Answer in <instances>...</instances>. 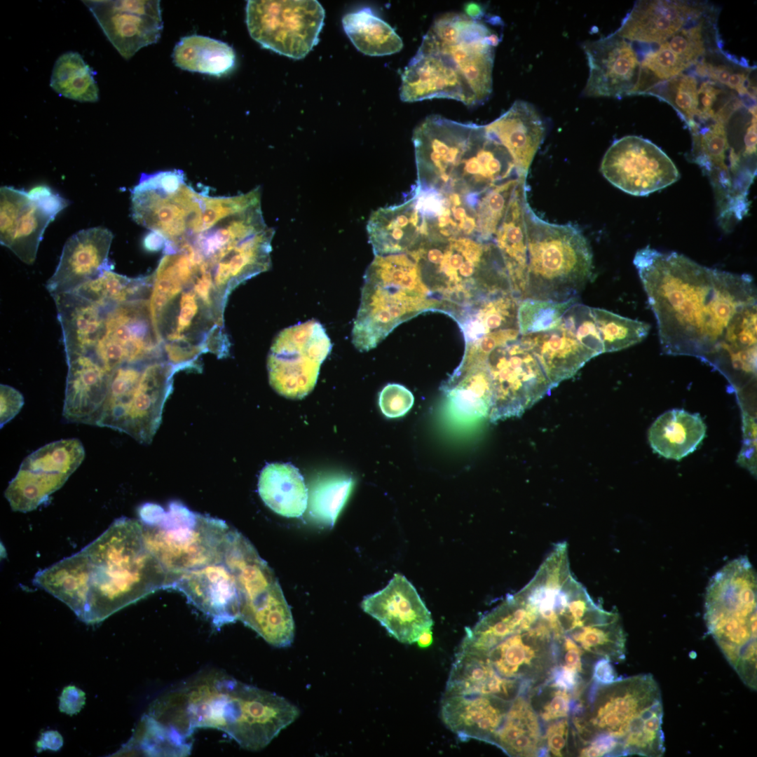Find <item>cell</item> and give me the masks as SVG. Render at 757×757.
<instances>
[{
	"label": "cell",
	"instance_id": "6da1fadb",
	"mask_svg": "<svg viewBox=\"0 0 757 757\" xmlns=\"http://www.w3.org/2000/svg\"><path fill=\"white\" fill-rule=\"evenodd\" d=\"M633 262L665 354L714 361L742 313L757 304L749 274L709 268L649 246L638 250Z\"/></svg>",
	"mask_w": 757,
	"mask_h": 757
},
{
	"label": "cell",
	"instance_id": "7a4b0ae2",
	"mask_svg": "<svg viewBox=\"0 0 757 757\" xmlns=\"http://www.w3.org/2000/svg\"><path fill=\"white\" fill-rule=\"evenodd\" d=\"M168 574L146 547L139 520L116 519L76 554L39 571L33 584L82 621L100 622L159 589Z\"/></svg>",
	"mask_w": 757,
	"mask_h": 757
},
{
	"label": "cell",
	"instance_id": "3957f363",
	"mask_svg": "<svg viewBox=\"0 0 757 757\" xmlns=\"http://www.w3.org/2000/svg\"><path fill=\"white\" fill-rule=\"evenodd\" d=\"M294 714L285 698L217 670L200 673L161 695L147 714L183 739L197 728H214L250 751L266 747L293 722Z\"/></svg>",
	"mask_w": 757,
	"mask_h": 757
},
{
	"label": "cell",
	"instance_id": "277c9868",
	"mask_svg": "<svg viewBox=\"0 0 757 757\" xmlns=\"http://www.w3.org/2000/svg\"><path fill=\"white\" fill-rule=\"evenodd\" d=\"M416 191L460 198L517 177L512 157L485 125L430 115L413 133Z\"/></svg>",
	"mask_w": 757,
	"mask_h": 757
},
{
	"label": "cell",
	"instance_id": "5b68a950",
	"mask_svg": "<svg viewBox=\"0 0 757 757\" xmlns=\"http://www.w3.org/2000/svg\"><path fill=\"white\" fill-rule=\"evenodd\" d=\"M571 715L580 748L596 737L611 741L618 756L660 757L665 751L661 691L653 676L599 683L593 678Z\"/></svg>",
	"mask_w": 757,
	"mask_h": 757
},
{
	"label": "cell",
	"instance_id": "8992f818",
	"mask_svg": "<svg viewBox=\"0 0 757 757\" xmlns=\"http://www.w3.org/2000/svg\"><path fill=\"white\" fill-rule=\"evenodd\" d=\"M407 254L439 311L450 316L482 296L511 290L494 241L428 237Z\"/></svg>",
	"mask_w": 757,
	"mask_h": 757
},
{
	"label": "cell",
	"instance_id": "52a82bcc",
	"mask_svg": "<svg viewBox=\"0 0 757 757\" xmlns=\"http://www.w3.org/2000/svg\"><path fill=\"white\" fill-rule=\"evenodd\" d=\"M498 35L482 20L449 13L435 20L416 53L468 107L483 104L493 87Z\"/></svg>",
	"mask_w": 757,
	"mask_h": 757
},
{
	"label": "cell",
	"instance_id": "ba28073f",
	"mask_svg": "<svg viewBox=\"0 0 757 757\" xmlns=\"http://www.w3.org/2000/svg\"><path fill=\"white\" fill-rule=\"evenodd\" d=\"M428 311H440L407 253L377 255L364 275L352 341L360 351L375 348L402 322Z\"/></svg>",
	"mask_w": 757,
	"mask_h": 757
},
{
	"label": "cell",
	"instance_id": "9c48e42d",
	"mask_svg": "<svg viewBox=\"0 0 757 757\" xmlns=\"http://www.w3.org/2000/svg\"><path fill=\"white\" fill-rule=\"evenodd\" d=\"M704 620L728 663L749 688L757 687L756 574L745 556L719 570L707 588Z\"/></svg>",
	"mask_w": 757,
	"mask_h": 757
},
{
	"label": "cell",
	"instance_id": "30bf717a",
	"mask_svg": "<svg viewBox=\"0 0 757 757\" xmlns=\"http://www.w3.org/2000/svg\"><path fill=\"white\" fill-rule=\"evenodd\" d=\"M526 280L524 299L564 301L576 298L590 280L591 247L579 229L548 223L528 205Z\"/></svg>",
	"mask_w": 757,
	"mask_h": 757
},
{
	"label": "cell",
	"instance_id": "8fae6325",
	"mask_svg": "<svg viewBox=\"0 0 757 757\" xmlns=\"http://www.w3.org/2000/svg\"><path fill=\"white\" fill-rule=\"evenodd\" d=\"M138 514L145 544L168 576L224 560L231 530L224 521L179 501L170 502L167 510L145 503Z\"/></svg>",
	"mask_w": 757,
	"mask_h": 757
},
{
	"label": "cell",
	"instance_id": "7c38bea8",
	"mask_svg": "<svg viewBox=\"0 0 757 757\" xmlns=\"http://www.w3.org/2000/svg\"><path fill=\"white\" fill-rule=\"evenodd\" d=\"M179 370L166 358L123 364L111 373L94 425L124 432L149 444L158 429L163 407Z\"/></svg>",
	"mask_w": 757,
	"mask_h": 757
},
{
	"label": "cell",
	"instance_id": "4fadbf2b",
	"mask_svg": "<svg viewBox=\"0 0 757 757\" xmlns=\"http://www.w3.org/2000/svg\"><path fill=\"white\" fill-rule=\"evenodd\" d=\"M223 561L236 581L238 620L269 644L289 646L294 623L278 579L252 543L235 528L229 531Z\"/></svg>",
	"mask_w": 757,
	"mask_h": 757
},
{
	"label": "cell",
	"instance_id": "5bb4252c",
	"mask_svg": "<svg viewBox=\"0 0 757 757\" xmlns=\"http://www.w3.org/2000/svg\"><path fill=\"white\" fill-rule=\"evenodd\" d=\"M484 362L492 391L491 422L521 416L555 388L520 336L494 348Z\"/></svg>",
	"mask_w": 757,
	"mask_h": 757
},
{
	"label": "cell",
	"instance_id": "9a60e30c",
	"mask_svg": "<svg viewBox=\"0 0 757 757\" xmlns=\"http://www.w3.org/2000/svg\"><path fill=\"white\" fill-rule=\"evenodd\" d=\"M325 16L316 0H249L246 6L250 36L263 48L296 60L318 44Z\"/></svg>",
	"mask_w": 757,
	"mask_h": 757
},
{
	"label": "cell",
	"instance_id": "2e32d148",
	"mask_svg": "<svg viewBox=\"0 0 757 757\" xmlns=\"http://www.w3.org/2000/svg\"><path fill=\"white\" fill-rule=\"evenodd\" d=\"M332 347L325 328L315 320L284 329L274 339L268 356L270 385L287 398L304 397L314 388Z\"/></svg>",
	"mask_w": 757,
	"mask_h": 757
},
{
	"label": "cell",
	"instance_id": "e0dca14e",
	"mask_svg": "<svg viewBox=\"0 0 757 757\" xmlns=\"http://www.w3.org/2000/svg\"><path fill=\"white\" fill-rule=\"evenodd\" d=\"M69 202L49 187L25 192L11 186L0 189V242L22 261H35L43 233Z\"/></svg>",
	"mask_w": 757,
	"mask_h": 757
},
{
	"label": "cell",
	"instance_id": "ac0fdd59",
	"mask_svg": "<svg viewBox=\"0 0 757 757\" xmlns=\"http://www.w3.org/2000/svg\"><path fill=\"white\" fill-rule=\"evenodd\" d=\"M84 458L83 446L76 438L50 442L28 455L4 491L11 509L35 510L64 485Z\"/></svg>",
	"mask_w": 757,
	"mask_h": 757
},
{
	"label": "cell",
	"instance_id": "d6986e66",
	"mask_svg": "<svg viewBox=\"0 0 757 757\" xmlns=\"http://www.w3.org/2000/svg\"><path fill=\"white\" fill-rule=\"evenodd\" d=\"M600 170L613 186L637 196L664 189L681 177L664 151L649 139L636 135L615 140L605 153Z\"/></svg>",
	"mask_w": 757,
	"mask_h": 757
},
{
	"label": "cell",
	"instance_id": "ffe728a7",
	"mask_svg": "<svg viewBox=\"0 0 757 757\" xmlns=\"http://www.w3.org/2000/svg\"><path fill=\"white\" fill-rule=\"evenodd\" d=\"M92 353L111 374L123 364L166 358L153 325L149 300L112 306Z\"/></svg>",
	"mask_w": 757,
	"mask_h": 757
},
{
	"label": "cell",
	"instance_id": "44dd1931",
	"mask_svg": "<svg viewBox=\"0 0 757 757\" xmlns=\"http://www.w3.org/2000/svg\"><path fill=\"white\" fill-rule=\"evenodd\" d=\"M529 599L535 608L531 622L493 646L487 657L500 676L521 681L531 688L546 681L557 664L558 636Z\"/></svg>",
	"mask_w": 757,
	"mask_h": 757
},
{
	"label": "cell",
	"instance_id": "7402d4cb",
	"mask_svg": "<svg viewBox=\"0 0 757 757\" xmlns=\"http://www.w3.org/2000/svg\"><path fill=\"white\" fill-rule=\"evenodd\" d=\"M118 52L130 59L156 43L163 24L160 1H83Z\"/></svg>",
	"mask_w": 757,
	"mask_h": 757
},
{
	"label": "cell",
	"instance_id": "603a6c76",
	"mask_svg": "<svg viewBox=\"0 0 757 757\" xmlns=\"http://www.w3.org/2000/svg\"><path fill=\"white\" fill-rule=\"evenodd\" d=\"M582 48L589 67L583 95L621 98L637 95L641 61L633 43L613 32L585 42Z\"/></svg>",
	"mask_w": 757,
	"mask_h": 757
},
{
	"label": "cell",
	"instance_id": "cb8c5ba5",
	"mask_svg": "<svg viewBox=\"0 0 757 757\" xmlns=\"http://www.w3.org/2000/svg\"><path fill=\"white\" fill-rule=\"evenodd\" d=\"M165 589L182 592L217 627L235 622L239 598L234 575L224 561L168 576Z\"/></svg>",
	"mask_w": 757,
	"mask_h": 757
},
{
	"label": "cell",
	"instance_id": "d4e9b609",
	"mask_svg": "<svg viewBox=\"0 0 757 757\" xmlns=\"http://www.w3.org/2000/svg\"><path fill=\"white\" fill-rule=\"evenodd\" d=\"M361 608L404 643L416 642L432 625L430 612L416 589L400 573H395L383 589L365 596Z\"/></svg>",
	"mask_w": 757,
	"mask_h": 757
},
{
	"label": "cell",
	"instance_id": "484cf974",
	"mask_svg": "<svg viewBox=\"0 0 757 757\" xmlns=\"http://www.w3.org/2000/svg\"><path fill=\"white\" fill-rule=\"evenodd\" d=\"M114 236L106 228L81 230L65 243L58 265L46 283L51 296L71 292L112 270L109 252Z\"/></svg>",
	"mask_w": 757,
	"mask_h": 757
},
{
	"label": "cell",
	"instance_id": "4316f807",
	"mask_svg": "<svg viewBox=\"0 0 757 757\" xmlns=\"http://www.w3.org/2000/svg\"><path fill=\"white\" fill-rule=\"evenodd\" d=\"M706 3L683 0L637 1L615 33L632 43L659 45L685 26Z\"/></svg>",
	"mask_w": 757,
	"mask_h": 757
},
{
	"label": "cell",
	"instance_id": "83f0119b",
	"mask_svg": "<svg viewBox=\"0 0 757 757\" xmlns=\"http://www.w3.org/2000/svg\"><path fill=\"white\" fill-rule=\"evenodd\" d=\"M512 700L493 695H444L441 716L462 741L477 739L491 744Z\"/></svg>",
	"mask_w": 757,
	"mask_h": 757
},
{
	"label": "cell",
	"instance_id": "f1b7e54d",
	"mask_svg": "<svg viewBox=\"0 0 757 757\" xmlns=\"http://www.w3.org/2000/svg\"><path fill=\"white\" fill-rule=\"evenodd\" d=\"M66 360L68 371L63 417L69 423L94 425L104 400L111 374L92 353Z\"/></svg>",
	"mask_w": 757,
	"mask_h": 757
},
{
	"label": "cell",
	"instance_id": "f546056e",
	"mask_svg": "<svg viewBox=\"0 0 757 757\" xmlns=\"http://www.w3.org/2000/svg\"><path fill=\"white\" fill-rule=\"evenodd\" d=\"M52 297L62 328L66 360L92 353L114 304L91 300L75 291Z\"/></svg>",
	"mask_w": 757,
	"mask_h": 757
},
{
	"label": "cell",
	"instance_id": "4dcf8cb0",
	"mask_svg": "<svg viewBox=\"0 0 757 757\" xmlns=\"http://www.w3.org/2000/svg\"><path fill=\"white\" fill-rule=\"evenodd\" d=\"M485 128L509 151L519 176L526 179L545 132L543 120L534 107L527 102L517 100Z\"/></svg>",
	"mask_w": 757,
	"mask_h": 757
},
{
	"label": "cell",
	"instance_id": "1f68e13d",
	"mask_svg": "<svg viewBox=\"0 0 757 757\" xmlns=\"http://www.w3.org/2000/svg\"><path fill=\"white\" fill-rule=\"evenodd\" d=\"M521 681L500 676L487 653L461 647L449 675L444 695H493L512 700L527 689Z\"/></svg>",
	"mask_w": 757,
	"mask_h": 757
},
{
	"label": "cell",
	"instance_id": "d6a6232c",
	"mask_svg": "<svg viewBox=\"0 0 757 757\" xmlns=\"http://www.w3.org/2000/svg\"><path fill=\"white\" fill-rule=\"evenodd\" d=\"M519 336L536 356L554 387L596 357L561 320L549 331Z\"/></svg>",
	"mask_w": 757,
	"mask_h": 757
},
{
	"label": "cell",
	"instance_id": "836d02e7",
	"mask_svg": "<svg viewBox=\"0 0 757 757\" xmlns=\"http://www.w3.org/2000/svg\"><path fill=\"white\" fill-rule=\"evenodd\" d=\"M367 230L375 256L408 253L424 239L411 198L372 212Z\"/></svg>",
	"mask_w": 757,
	"mask_h": 757
},
{
	"label": "cell",
	"instance_id": "e575fe53",
	"mask_svg": "<svg viewBox=\"0 0 757 757\" xmlns=\"http://www.w3.org/2000/svg\"><path fill=\"white\" fill-rule=\"evenodd\" d=\"M526 182H521L510 203L495 238L507 273L512 293L524 299L526 280L527 227Z\"/></svg>",
	"mask_w": 757,
	"mask_h": 757
},
{
	"label": "cell",
	"instance_id": "d590c367",
	"mask_svg": "<svg viewBox=\"0 0 757 757\" xmlns=\"http://www.w3.org/2000/svg\"><path fill=\"white\" fill-rule=\"evenodd\" d=\"M706 430L700 414L674 409L657 418L648 429V439L655 453L680 461L697 449Z\"/></svg>",
	"mask_w": 757,
	"mask_h": 757
},
{
	"label": "cell",
	"instance_id": "8d00e7d4",
	"mask_svg": "<svg viewBox=\"0 0 757 757\" xmlns=\"http://www.w3.org/2000/svg\"><path fill=\"white\" fill-rule=\"evenodd\" d=\"M542 723L526 693L512 700L492 744L510 756H546Z\"/></svg>",
	"mask_w": 757,
	"mask_h": 757
},
{
	"label": "cell",
	"instance_id": "74e56055",
	"mask_svg": "<svg viewBox=\"0 0 757 757\" xmlns=\"http://www.w3.org/2000/svg\"><path fill=\"white\" fill-rule=\"evenodd\" d=\"M519 301L512 291H500L482 296L451 317L458 322L466 343H469L491 332L517 328Z\"/></svg>",
	"mask_w": 757,
	"mask_h": 757
},
{
	"label": "cell",
	"instance_id": "f35d334b",
	"mask_svg": "<svg viewBox=\"0 0 757 757\" xmlns=\"http://www.w3.org/2000/svg\"><path fill=\"white\" fill-rule=\"evenodd\" d=\"M257 486L265 505L279 515L300 517L307 509L308 491L299 470L291 463L267 464Z\"/></svg>",
	"mask_w": 757,
	"mask_h": 757
},
{
	"label": "cell",
	"instance_id": "ab89813d",
	"mask_svg": "<svg viewBox=\"0 0 757 757\" xmlns=\"http://www.w3.org/2000/svg\"><path fill=\"white\" fill-rule=\"evenodd\" d=\"M179 68L214 76L229 74L235 67L236 54L228 43L201 35L182 37L172 52Z\"/></svg>",
	"mask_w": 757,
	"mask_h": 757
},
{
	"label": "cell",
	"instance_id": "60d3db41",
	"mask_svg": "<svg viewBox=\"0 0 757 757\" xmlns=\"http://www.w3.org/2000/svg\"><path fill=\"white\" fill-rule=\"evenodd\" d=\"M342 25L355 47L365 55H391L403 47L402 40L394 29L368 8L345 15Z\"/></svg>",
	"mask_w": 757,
	"mask_h": 757
},
{
	"label": "cell",
	"instance_id": "b9f144b4",
	"mask_svg": "<svg viewBox=\"0 0 757 757\" xmlns=\"http://www.w3.org/2000/svg\"><path fill=\"white\" fill-rule=\"evenodd\" d=\"M569 635L596 660L618 663L625 658L626 636L618 613L606 611L599 619L576 628Z\"/></svg>",
	"mask_w": 757,
	"mask_h": 757
},
{
	"label": "cell",
	"instance_id": "7bdbcfd3",
	"mask_svg": "<svg viewBox=\"0 0 757 757\" xmlns=\"http://www.w3.org/2000/svg\"><path fill=\"white\" fill-rule=\"evenodd\" d=\"M353 477L330 472L315 477L311 484L308 512L316 524L332 528L353 490Z\"/></svg>",
	"mask_w": 757,
	"mask_h": 757
},
{
	"label": "cell",
	"instance_id": "ee69618b",
	"mask_svg": "<svg viewBox=\"0 0 757 757\" xmlns=\"http://www.w3.org/2000/svg\"><path fill=\"white\" fill-rule=\"evenodd\" d=\"M95 73L77 52L61 55L53 66L50 86L60 95L81 102H95L99 89Z\"/></svg>",
	"mask_w": 757,
	"mask_h": 757
},
{
	"label": "cell",
	"instance_id": "f6af8a7d",
	"mask_svg": "<svg viewBox=\"0 0 757 757\" xmlns=\"http://www.w3.org/2000/svg\"><path fill=\"white\" fill-rule=\"evenodd\" d=\"M152 284V275L130 278L108 270L74 291L95 301L117 305L132 301L149 300Z\"/></svg>",
	"mask_w": 757,
	"mask_h": 757
},
{
	"label": "cell",
	"instance_id": "bcb514c9",
	"mask_svg": "<svg viewBox=\"0 0 757 757\" xmlns=\"http://www.w3.org/2000/svg\"><path fill=\"white\" fill-rule=\"evenodd\" d=\"M695 73L718 84L746 95L756 100V87L751 81L756 66H750L744 58L738 59L723 50L708 54L694 66Z\"/></svg>",
	"mask_w": 757,
	"mask_h": 757
},
{
	"label": "cell",
	"instance_id": "7dc6e473",
	"mask_svg": "<svg viewBox=\"0 0 757 757\" xmlns=\"http://www.w3.org/2000/svg\"><path fill=\"white\" fill-rule=\"evenodd\" d=\"M191 746V742L175 735L146 714L132 737L119 753L186 756L189 755Z\"/></svg>",
	"mask_w": 757,
	"mask_h": 757
},
{
	"label": "cell",
	"instance_id": "c3c4849f",
	"mask_svg": "<svg viewBox=\"0 0 757 757\" xmlns=\"http://www.w3.org/2000/svg\"><path fill=\"white\" fill-rule=\"evenodd\" d=\"M593 318L603 344V353L618 351L642 341L649 324L627 318L609 311L592 308Z\"/></svg>",
	"mask_w": 757,
	"mask_h": 757
},
{
	"label": "cell",
	"instance_id": "681fc988",
	"mask_svg": "<svg viewBox=\"0 0 757 757\" xmlns=\"http://www.w3.org/2000/svg\"><path fill=\"white\" fill-rule=\"evenodd\" d=\"M578 300V297L564 301L522 299L519 303L517 315L519 335L537 334L555 328Z\"/></svg>",
	"mask_w": 757,
	"mask_h": 757
},
{
	"label": "cell",
	"instance_id": "f907efd6",
	"mask_svg": "<svg viewBox=\"0 0 757 757\" xmlns=\"http://www.w3.org/2000/svg\"><path fill=\"white\" fill-rule=\"evenodd\" d=\"M698 84V76L695 71L691 74L683 72L655 86L645 95L655 96L667 102L688 126L697 114Z\"/></svg>",
	"mask_w": 757,
	"mask_h": 757
},
{
	"label": "cell",
	"instance_id": "816d5d0a",
	"mask_svg": "<svg viewBox=\"0 0 757 757\" xmlns=\"http://www.w3.org/2000/svg\"><path fill=\"white\" fill-rule=\"evenodd\" d=\"M526 693L544 725L569 717L576 699L573 692L549 681L531 687Z\"/></svg>",
	"mask_w": 757,
	"mask_h": 757
},
{
	"label": "cell",
	"instance_id": "f5cc1de1",
	"mask_svg": "<svg viewBox=\"0 0 757 757\" xmlns=\"http://www.w3.org/2000/svg\"><path fill=\"white\" fill-rule=\"evenodd\" d=\"M544 728L543 742L546 756L577 754V738L570 716L551 722Z\"/></svg>",
	"mask_w": 757,
	"mask_h": 757
},
{
	"label": "cell",
	"instance_id": "db71d44e",
	"mask_svg": "<svg viewBox=\"0 0 757 757\" xmlns=\"http://www.w3.org/2000/svg\"><path fill=\"white\" fill-rule=\"evenodd\" d=\"M414 401L412 393L407 388L389 383L381 391L378 404L386 416L397 418L404 415L411 408Z\"/></svg>",
	"mask_w": 757,
	"mask_h": 757
},
{
	"label": "cell",
	"instance_id": "11a10c76",
	"mask_svg": "<svg viewBox=\"0 0 757 757\" xmlns=\"http://www.w3.org/2000/svg\"><path fill=\"white\" fill-rule=\"evenodd\" d=\"M1 428L13 418L24 404L22 395L14 388L1 385Z\"/></svg>",
	"mask_w": 757,
	"mask_h": 757
},
{
	"label": "cell",
	"instance_id": "9f6ffc18",
	"mask_svg": "<svg viewBox=\"0 0 757 757\" xmlns=\"http://www.w3.org/2000/svg\"><path fill=\"white\" fill-rule=\"evenodd\" d=\"M85 703V694L78 688L70 686L64 688L60 698V709L67 714L79 712Z\"/></svg>",
	"mask_w": 757,
	"mask_h": 757
},
{
	"label": "cell",
	"instance_id": "6f0895ef",
	"mask_svg": "<svg viewBox=\"0 0 757 757\" xmlns=\"http://www.w3.org/2000/svg\"><path fill=\"white\" fill-rule=\"evenodd\" d=\"M592 678L599 683H608L616 679L611 662L604 659L596 660L593 667Z\"/></svg>",
	"mask_w": 757,
	"mask_h": 757
},
{
	"label": "cell",
	"instance_id": "680465c9",
	"mask_svg": "<svg viewBox=\"0 0 757 757\" xmlns=\"http://www.w3.org/2000/svg\"><path fill=\"white\" fill-rule=\"evenodd\" d=\"M62 745L61 735L56 731H48L42 734L37 742V748L42 749L57 750Z\"/></svg>",
	"mask_w": 757,
	"mask_h": 757
},
{
	"label": "cell",
	"instance_id": "91938a15",
	"mask_svg": "<svg viewBox=\"0 0 757 757\" xmlns=\"http://www.w3.org/2000/svg\"><path fill=\"white\" fill-rule=\"evenodd\" d=\"M464 11L467 16L474 20H482L484 15L482 6L475 2L465 4Z\"/></svg>",
	"mask_w": 757,
	"mask_h": 757
},
{
	"label": "cell",
	"instance_id": "94428289",
	"mask_svg": "<svg viewBox=\"0 0 757 757\" xmlns=\"http://www.w3.org/2000/svg\"><path fill=\"white\" fill-rule=\"evenodd\" d=\"M165 243L161 236L153 232L149 234L144 240L145 247L149 250H157Z\"/></svg>",
	"mask_w": 757,
	"mask_h": 757
},
{
	"label": "cell",
	"instance_id": "6125c7cd",
	"mask_svg": "<svg viewBox=\"0 0 757 757\" xmlns=\"http://www.w3.org/2000/svg\"><path fill=\"white\" fill-rule=\"evenodd\" d=\"M432 641V635L431 629L424 632L417 640V643L420 647L425 648L429 646Z\"/></svg>",
	"mask_w": 757,
	"mask_h": 757
}]
</instances>
